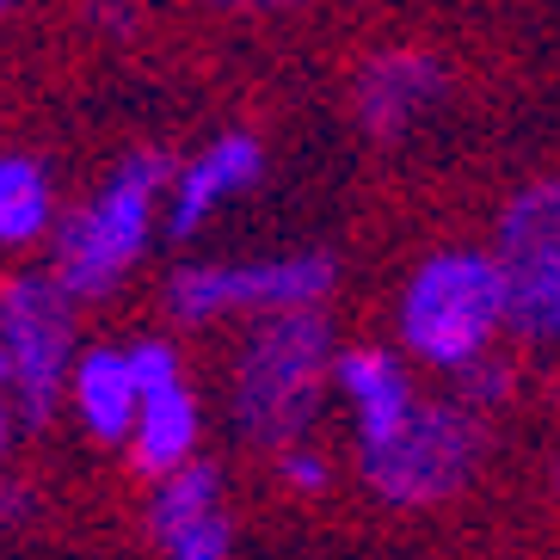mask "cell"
<instances>
[{"instance_id": "ba28073f", "label": "cell", "mask_w": 560, "mask_h": 560, "mask_svg": "<svg viewBox=\"0 0 560 560\" xmlns=\"http://www.w3.org/2000/svg\"><path fill=\"white\" fill-rule=\"evenodd\" d=\"M130 358V376H136V431H130V462L136 475H173L179 462L198 456V431H203V412H198V395L185 382V363L166 339H136L124 346Z\"/></svg>"}, {"instance_id": "9a60e30c", "label": "cell", "mask_w": 560, "mask_h": 560, "mask_svg": "<svg viewBox=\"0 0 560 560\" xmlns=\"http://www.w3.org/2000/svg\"><path fill=\"white\" fill-rule=\"evenodd\" d=\"M278 475H283V487H290V493H302V499H320V493L332 487L327 456H320V450H308L302 438L278 450Z\"/></svg>"}, {"instance_id": "3957f363", "label": "cell", "mask_w": 560, "mask_h": 560, "mask_svg": "<svg viewBox=\"0 0 560 560\" xmlns=\"http://www.w3.org/2000/svg\"><path fill=\"white\" fill-rule=\"evenodd\" d=\"M166 185H173V154L166 149H130L112 166V179L62 222L50 271L81 302L112 296L117 283L136 271V259L149 253L154 222H161V210H166Z\"/></svg>"}, {"instance_id": "e0dca14e", "label": "cell", "mask_w": 560, "mask_h": 560, "mask_svg": "<svg viewBox=\"0 0 560 560\" xmlns=\"http://www.w3.org/2000/svg\"><path fill=\"white\" fill-rule=\"evenodd\" d=\"M25 517H32V493L19 480H0V529H25Z\"/></svg>"}, {"instance_id": "277c9868", "label": "cell", "mask_w": 560, "mask_h": 560, "mask_svg": "<svg viewBox=\"0 0 560 560\" xmlns=\"http://www.w3.org/2000/svg\"><path fill=\"white\" fill-rule=\"evenodd\" d=\"M480 450H487L480 407H468V400H419V412L407 419L400 438H388L382 450H358V468L382 505L419 511V505L456 499L475 480Z\"/></svg>"}, {"instance_id": "4fadbf2b", "label": "cell", "mask_w": 560, "mask_h": 560, "mask_svg": "<svg viewBox=\"0 0 560 560\" xmlns=\"http://www.w3.org/2000/svg\"><path fill=\"white\" fill-rule=\"evenodd\" d=\"M68 400H74V419L86 425L93 444H130L136 431V376L124 351H81L74 370H68Z\"/></svg>"}, {"instance_id": "7a4b0ae2", "label": "cell", "mask_w": 560, "mask_h": 560, "mask_svg": "<svg viewBox=\"0 0 560 560\" xmlns=\"http://www.w3.org/2000/svg\"><path fill=\"white\" fill-rule=\"evenodd\" d=\"M400 346L425 370L462 376L475 358L493 351V339L511 327V296L499 253L475 247H444L431 253L400 290Z\"/></svg>"}, {"instance_id": "ffe728a7", "label": "cell", "mask_w": 560, "mask_h": 560, "mask_svg": "<svg viewBox=\"0 0 560 560\" xmlns=\"http://www.w3.org/2000/svg\"><path fill=\"white\" fill-rule=\"evenodd\" d=\"M0 388H13V358H7V346H0Z\"/></svg>"}, {"instance_id": "ac0fdd59", "label": "cell", "mask_w": 560, "mask_h": 560, "mask_svg": "<svg viewBox=\"0 0 560 560\" xmlns=\"http://www.w3.org/2000/svg\"><path fill=\"white\" fill-rule=\"evenodd\" d=\"M210 7H229V13H271V7H296V0H210Z\"/></svg>"}, {"instance_id": "6da1fadb", "label": "cell", "mask_w": 560, "mask_h": 560, "mask_svg": "<svg viewBox=\"0 0 560 560\" xmlns=\"http://www.w3.org/2000/svg\"><path fill=\"white\" fill-rule=\"evenodd\" d=\"M332 327L320 308L259 314L234 358V431L247 444L283 450L308 431L320 395L332 388Z\"/></svg>"}, {"instance_id": "9c48e42d", "label": "cell", "mask_w": 560, "mask_h": 560, "mask_svg": "<svg viewBox=\"0 0 560 560\" xmlns=\"http://www.w3.org/2000/svg\"><path fill=\"white\" fill-rule=\"evenodd\" d=\"M149 536L173 560H222L234 555V517L222 499V468L215 462H179L173 475L154 480L149 499Z\"/></svg>"}, {"instance_id": "44dd1931", "label": "cell", "mask_w": 560, "mask_h": 560, "mask_svg": "<svg viewBox=\"0 0 560 560\" xmlns=\"http://www.w3.org/2000/svg\"><path fill=\"white\" fill-rule=\"evenodd\" d=\"M13 7H19V0H0V19H7V13H13Z\"/></svg>"}, {"instance_id": "2e32d148", "label": "cell", "mask_w": 560, "mask_h": 560, "mask_svg": "<svg viewBox=\"0 0 560 560\" xmlns=\"http://www.w3.org/2000/svg\"><path fill=\"white\" fill-rule=\"evenodd\" d=\"M505 395H511V370L493 363V351L462 370V400H468V407H493V400H505Z\"/></svg>"}, {"instance_id": "8fae6325", "label": "cell", "mask_w": 560, "mask_h": 560, "mask_svg": "<svg viewBox=\"0 0 560 560\" xmlns=\"http://www.w3.org/2000/svg\"><path fill=\"white\" fill-rule=\"evenodd\" d=\"M444 62L425 50H382L358 68V81H351V112H358L363 136H376V142H400V136L431 112V105L444 100Z\"/></svg>"}, {"instance_id": "5b68a950", "label": "cell", "mask_w": 560, "mask_h": 560, "mask_svg": "<svg viewBox=\"0 0 560 560\" xmlns=\"http://www.w3.org/2000/svg\"><path fill=\"white\" fill-rule=\"evenodd\" d=\"M74 290L56 271H13L0 278V346L13 358V407L25 425H50L68 400L74 370Z\"/></svg>"}, {"instance_id": "52a82bcc", "label": "cell", "mask_w": 560, "mask_h": 560, "mask_svg": "<svg viewBox=\"0 0 560 560\" xmlns=\"http://www.w3.org/2000/svg\"><path fill=\"white\" fill-rule=\"evenodd\" d=\"M499 271L511 296V332L560 346V179H536L499 210Z\"/></svg>"}, {"instance_id": "7c38bea8", "label": "cell", "mask_w": 560, "mask_h": 560, "mask_svg": "<svg viewBox=\"0 0 560 560\" xmlns=\"http://www.w3.org/2000/svg\"><path fill=\"white\" fill-rule=\"evenodd\" d=\"M332 388L351 412V431H358V450H382L388 438L407 431V419L419 412V388H412L407 363L395 351L376 346H351L332 358Z\"/></svg>"}, {"instance_id": "5bb4252c", "label": "cell", "mask_w": 560, "mask_h": 560, "mask_svg": "<svg viewBox=\"0 0 560 560\" xmlns=\"http://www.w3.org/2000/svg\"><path fill=\"white\" fill-rule=\"evenodd\" d=\"M56 222L50 173L25 154H0V247H37Z\"/></svg>"}, {"instance_id": "d6986e66", "label": "cell", "mask_w": 560, "mask_h": 560, "mask_svg": "<svg viewBox=\"0 0 560 560\" xmlns=\"http://www.w3.org/2000/svg\"><path fill=\"white\" fill-rule=\"evenodd\" d=\"M7 438H13V412H7V400H0V450H7Z\"/></svg>"}, {"instance_id": "30bf717a", "label": "cell", "mask_w": 560, "mask_h": 560, "mask_svg": "<svg viewBox=\"0 0 560 560\" xmlns=\"http://www.w3.org/2000/svg\"><path fill=\"white\" fill-rule=\"evenodd\" d=\"M259 179H265L259 136H247V130L215 136L203 154L173 166V185H166V229H173V241L203 234V222H215L234 198H247Z\"/></svg>"}, {"instance_id": "8992f818", "label": "cell", "mask_w": 560, "mask_h": 560, "mask_svg": "<svg viewBox=\"0 0 560 560\" xmlns=\"http://www.w3.org/2000/svg\"><path fill=\"white\" fill-rule=\"evenodd\" d=\"M327 253H290V259H234V265H185L166 278V314L185 327H210L222 314H283L320 308L332 296Z\"/></svg>"}]
</instances>
